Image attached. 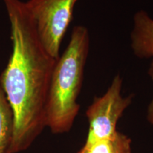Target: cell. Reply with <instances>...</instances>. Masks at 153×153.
Here are the masks:
<instances>
[{
    "mask_svg": "<svg viewBox=\"0 0 153 153\" xmlns=\"http://www.w3.org/2000/svg\"><path fill=\"white\" fill-rule=\"evenodd\" d=\"M130 38L135 56L153 60V19L146 11L141 9L134 14Z\"/></svg>",
    "mask_w": 153,
    "mask_h": 153,
    "instance_id": "5b68a950",
    "label": "cell"
},
{
    "mask_svg": "<svg viewBox=\"0 0 153 153\" xmlns=\"http://www.w3.org/2000/svg\"><path fill=\"white\" fill-rule=\"evenodd\" d=\"M123 78L117 74L106 92L94 99L86 111L89 131L85 145L104 140H113L118 131L116 126L123 113L132 104L133 94H122Z\"/></svg>",
    "mask_w": 153,
    "mask_h": 153,
    "instance_id": "3957f363",
    "label": "cell"
},
{
    "mask_svg": "<svg viewBox=\"0 0 153 153\" xmlns=\"http://www.w3.org/2000/svg\"><path fill=\"white\" fill-rule=\"evenodd\" d=\"M14 133V115L0 87V153H10Z\"/></svg>",
    "mask_w": 153,
    "mask_h": 153,
    "instance_id": "8992f818",
    "label": "cell"
},
{
    "mask_svg": "<svg viewBox=\"0 0 153 153\" xmlns=\"http://www.w3.org/2000/svg\"><path fill=\"white\" fill-rule=\"evenodd\" d=\"M79 0H28L26 8L35 23L44 48L55 59L60 57V45L72 20Z\"/></svg>",
    "mask_w": 153,
    "mask_h": 153,
    "instance_id": "277c9868",
    "label": "cell"
},
{
    "mask_svg": "<svg viewBox=\"0 0 153 153\" xmlns=\"http://www.w3.org/2000/svg\"><path fill=\"white\" fill-rule=\"evenodd\" d=\"M120 132L113 140H104L89 145H84L77 153H116L118 150Z\"/></svg>",
    "mask_w": 153,
    "mask_h": 153,
    "instance_id": "52a82bcc",
    "label": "cell"
},
{
    "mask_svg": "<svg viewBox=\"0 0 153 153\" xmlns=\"http://www.w3.org/2000/svg\"><path fill=\"white\" fill-rule=\"evenodd\" d=\"M132 141L125 134L120 133L118 150L116 153H132Z\"/></svg>",
    "mask_w": 153,
    "mask_h": 153,
    "instance_id": "ba28073f",
    "label": "cell"
},
{
    "mask_svg": "<svg viewBox=\"0 0 153 153\" xmlns=\"http://www.w3.org/2000/svg\"><path fill=\"white\" fill-rule=\"evenodd\" d=\"M90 38L85 26H74L70 40L53 69L45 108V126L53 134L68 133L79 112L77 102L89 52Z\"/></svg>",
    "mask_w": 153,
    "mask_h": 153,
    "instance_id": "7a4b0ae2",
    "label": "cell"
},
{
    "mask_svg": "<svg viewBox=\"0 0 153 153\" xmlns=\"http://www.w3.org/2000/svg\"><path fill=\"white\" fill-rule=\"evenodd\" d=\"M11 25L12 53L0 75L13 115L10 153L28 150L45 126V108L56 59L44 48L25 2L4 0Z\"/></svg>",
    "mask_w": 153,
    "mask_h": 153,
    "instance_id": "6da1fadb",
    "label": "cell"
},
{
    "mask_svg": "<svg viewBox=\"0 0 153 153\" xmlns=\"http://www.w3.org/2000/svg\"><path fill=\"white\" fill-rule=\"evenodd\" d=\"M148 73L152 79L153 83V60L151 61L150 66H149ZM147 120L151 125H153V97L151 100L150 104L148 105V111H147Z\"/></svg>",
    "mask_w": 153,
    "mask_h": 153,
    "instance_id": "9c48e42d",
    "label": "cell"
}]
</instances>
